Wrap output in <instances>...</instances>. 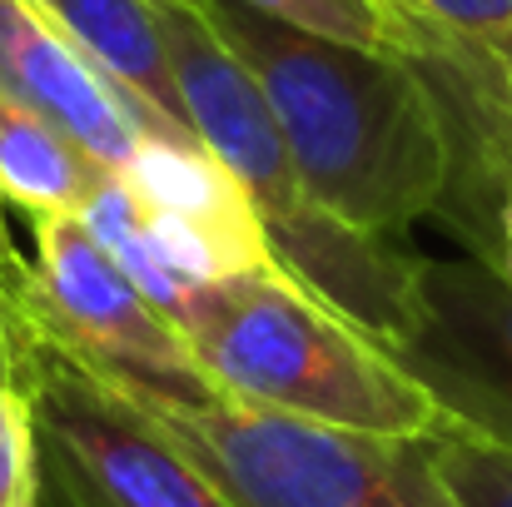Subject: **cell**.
I'll list each match as a JSON object with an SVG mask.
<instances>
[{"label": "cell", "instance_id": "9c48e42d", "mask_svg": "<svg viewBox=\"0 0 512 507\" xmlns=\"http://www.w3.org/2000/svg\"><path fill=\"white\" fill-rule=\"evenodd\" d=\"M50 15L90 55V65L110 75V85H120L140 110H150V120L170 140L204 145L189 125L165 40V15L155 0H50Z\"/></svg>", "mask_w": 512, "mask_h": 507}, {"label": "cell", "instance_id": "5b68a950", "mask_svg": "<svg viewBox=\"0 0 512 507\" xmlns=\"http://www.w3.org/2000/svg\"><path fill=\"white\" fill-rule=\"evenodd\" d=\"M20 304L40 334L110 388H150L170 398H199L214 388L184 338L90 234L85 214L35 219V264L20 279Z\"/></svg>", "mask_w": 512, "mask_h": 507}, {"label": "cell", "instance_id": "8fae6325", "mask_svg": "<svg viewBox=\"0 0 512 507\" xmlns=\"http://www.w3.org/2000/svg\"><path fill=\"white\" fill-rule=\"evenodd\" d=\"M269 20H284L304 35L388 50V55H418V60H478L443 40L413 5L403 0H239Z\"/></svg>", "mask_w": 512, "mask_h": 507}, {"label": "cell", "instance_id": "30bf717a", "mask_svg": "<svg viewBox=\"0 0 512 507\" xmlns=\"http://www.w3.org/2000/svg\"><path fill=\"white\" fill-rule=\"evenodd\" d=\"M105 169L95 165L60 125L0 95V204L25 214H80Z\"/></svg>", "mask_w": 512, "mask_h": 507}, {"label": "cell", "instance_id": "52a82bcc", "mask_svg": "<svg viewBox=\"0 0 512 507\" xmlns=\"http://www.w3.org/2000/svg\"><path fill=\"white\" fill-rule=\"evenodd\" d=\"M120 174L135 184L160 254L194 289L279 264L249 189L204 145L140 135L135 160Z\"/></svg>", "mask_w": 512, "mask_h": 507}, {"label": "cell", "instance_id": "7a4b0ae2", "mask_svg": "<svg viewBox=\"0 0 512 507\" xmlns=\"http://www.w3.org/2000/svg\"><path fill=\"white\" fill-rule=\"evenodd\" d=\"M179 338L234 403L378 438L443 428L433 393L358 324L314 299L279 264L194 294Z\"/></svg>", "mask_w": 512, "mask_h": 507}, {"label": "cell", "instance_id": "8992f818", "mask_svg": "<svg viewBox=\"0 0 512 507\" xmlns=\"http://www.w3.org/2000/svg\"><path fill=\"white\" fill-rule=\"evenodd\" d=\"M393 358L448 423L512 448V269L473 254H413L408 324Z\"/></svg>", "mask_w": 512, "mask_h": 507}, {"label": "cell", "instance_id": "2e32d148", "mask_svg": "<svg viewBox=\"0 0 512 507\" xmlns=\"http://www.w3.org/2000/svg\"><path fill=\"white\" fill-rule=\"evenodd\" d=\"M30 348V314L20 304V284L0 279V383H20Z\"/></svg>", "mask_w": 512, "mask_h": 507}, {"label": "cell", "instance_id": "7c38bea8", "mask_svg": "<svg viewBox=\"0 0 512 507\" xmlns=\"http://www.w3.org/2000/svg\"><path fill=\"white\" fill-rule=\"evenodd\" d=\"M80 214H85L90 234L105 244V254L135 279V289L160 309V319L179 334V324H184V314H189V304H194L199 289H194L189 279H179L174 264L160 254V244H155V234H150V219H145V204H140L135 184H130L125 174L105 169L100 184L90 189V199H85Z\"/></svg>", "mask_w": 512, "mask_h": 507}, {"label": "cell", "instance_id": "4fadbf2b", "mask_svg": "<svg viewBox=\"0 0 512 507\" xmlns=\"http://www.w3.org/2000/svg\"><path fill=\"white\" fill-rule=\"evenodd\" d=\"M428 453L438 478L463 507H512V448L443 423L428 433Z\"/></svg>", "mask_w": 512, "mask_h": 507}, {"label": "cell", "instance_id": "ac0fdd59", "mask_svg": "<svg viewBox=\"0 0 512 507\" xmlns=\"http://www.w3.org/2000/svg\"><path fill=\"white\" fill-rule=\"evenodd\" d=\"M0 209H5V204H0ZM0 279H10V284L25 279V264H20V254L10 249V234H5V214H0Z\"/></svg>", "mask_w": 512, "mask_h": 507}, {"label": "cell", "instance_id": "44dd1931", "mask_svg": "<svg viewBox=\"0 0 512 507\" xmlns=\"http://www.w3.org/2000/svg\"><path fill=\"white\" fill-rule=\"evenodd\" d=\"M403 5H408V0H403Z\"/></svg>", "mask_w": 512, "mask_h": 507}, {"label": "cell", "instance_id": "6da1fadb", "mask_svg": "<svg viewBox=\"0 0 512 507\" xmlns=\"http://www.w3.org/2000/svg\"><path fill=\"white\" fill-rule=\"evenodd\" d=\"M204 20L254 70L309 199L363 239L448 209L478 145H512V100L448 60L304 35L239 0Z\"/></svg>", "mask_w": 512, "mask_h": 507}, {"label": "cell", "instance_id": "ba28073f", "mask_svg": "<svg viewBox=\"0 0 512 507\" xmlns=\"http://www.w3.org/2000/svg\"><path fill=\"white\" fill-rule=\"evenodd\" d=\"M0 95L60 125L95 165L115 174L135 160L140 135H165L150 110L110 85V75H100L35 0H0Z\"/></svg>", "mask_w": 512, "mask_h": 507}, {"label": "cell", "instance_id": "3957f363", "mask_svg": "<svg viewBox=\"0 0 512 507\" xmlns=\"http://www.w3.org/2000/svg\"><path fill=\"white\" fill-rule=\"evenodd\" d=\"M234 507H463L428 438H378L224 398L120 388Z\"/></svg>", "mask_w": 512, "mask_h": 507}, {"label": "cell", "instance_id": "5bb4252c", "mask_svg": "<svg viewBox=\"0 0 512 507\" xmlns=\"http://www.w3.org/2000/svg\"><path fill=\"white\" fill-rule=\"evenodd\" d=\"M443 40L488 60L512 85V0H408Z\"/></svg>", "mask_w": 512, "mask_h": 507}, {"label": "cell", "instance_id": "ffe728a7", "mask_svg": "<svg viewBox=\"0 0 512 507\" xmlns=\"http://www.w3.org/2000/svg\"><path fill=\"white\" fill-rule=\"evenodd\" d=\"M35 5H40V10H50V0H35Z\"/></svg>", "mask_w": 512, "mask_h": 507}, {"label": "cell", "instance_id": "9a60e30c", "mask_svg": "<svg viewBox=\"0 0 512 507\" xmlns=\"http://www.w3.org/2000/svg\"><path fill=\"white\" fill-rule=\"evenodd\" d=\"M0 507H40L35 408L20 383H0Z\"/></svg>", "mask_w": 512, "mask_h": 507}, {"label": "cell", "instance_id": "d6986e66", "mask_svg": "<svg viewBox=\"0 0 512 507\" xmlns=\"http://www.w3.org/2000/svg\"><path fill=\"white\" fill-rule=\"evenodd\" d=\"M155 5H174V10H194V15H204V0H155Z\"/></svg>", "mask_w": 512, "mask_h": 507}, {"label": "cell", "instance_id": "277c9868", "mask_svg": "<svg viewBox=\"0 0 512 507\" xmlns=\"http://www.w3.org/2000/svg\"><path fill=\"white\" fill-rule=\"evenodd\" d=\"M20 388L35 408L45 507H234L120 388L35 324Z\"/></svg>", "mask_w": 512, "mask_h": 507}, {"label": "cell", "instance_id": "e0dca14e", "mask_svg": "<svg viewBox=\"0 0 512 507\" xmlns=\"http://www.w3.org/2000/svg\"><path fill=\"white\" fill-rule=\"evenodd\" d=\"M498 259L512 269V179L503 189V209H498Z\"/></svg>", "mask_w": 512, "mask_h": 507}]
</instances>
